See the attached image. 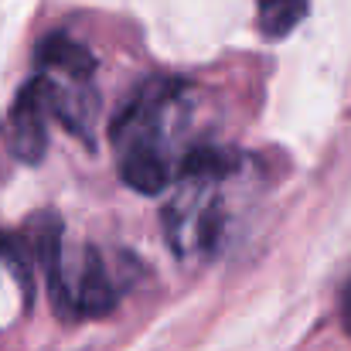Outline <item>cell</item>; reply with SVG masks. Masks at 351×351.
Masks as SVG:
<instances>
[{"mask_svg":"<svg viewBox=\"0 0 351 351\" xmlns=\"http://www.w3.org/2000/svg\"><path fill=\"white\" fill-rule=\"evenodd\" d=\"M27 304H31V276L24 269L21 252L14 249V256L0 269V328H10L27 311Z\"/></svg>","mask_w":351,"mask_h":351,"instance_id":"277c9868","label":"cell"},{"mask_svg":"<svg viewBox=\"0 0 351 351\" xmlns=\"http://www.w3.org/2000/svg\"><path fill=\"white\" fill-rule=\"evenodd\" d=\"M242 160L232 150L195 147L188 150L164 208L167 245L181 259H205L219 249L229 226V191Z\"/></svg>","mask_w":351,"mask_h":351,"instance_id":"7a4b0ae2","label":"cell"},{"mask_svg":"<svg viewBox=\"0 0 351 351\" xmlns=\"http://www.w3.org/2000/svg\"><path fill=\"white\" fill-rule=\"evenodd\" d=\"M188 113V89L174 79H154L126 103L113 123V143L119 154V174L133 191L160 195L174 184L188 157L181 154Z\"/></svg>","mask_w":351,"mask_h":351,"instance_id":"6da1fadb","label":"cell"},{"mask_svg":"<svg viewBox=\"0 0 351 351\" xmlns=\"http://www.w3.org/2000/svg\"><path fill=\"white\" fill-rule=\"evenodd\" d=\"M311 10V0H259L256 3V21H259V31L273 41L287 38Z\"/></svg>","mask_w":351,"mask_h":351,"instance_id":"5b68a950","label":"cell"},{"mask_svg":"<svg viewBox=\"0 0 351 351\" xmlns=\"http://www.w3.org/2000/svg\"><path fill=\"white\" fill-rule=\"evenodd\" d=\"M48 103H45V93L38 86V79H31L17 99H14V110L7 117V150L21 160V164H38L45 157V147H48Z\"/></svg>","mask_w":351,"mask_h":351,"instance_id":"3957f363","label":"cell"}]
</instances>
